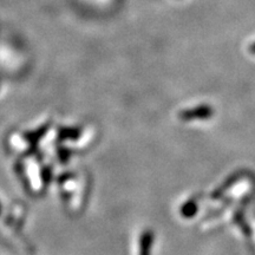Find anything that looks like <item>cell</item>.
I'll return each instance as SVG.
<instances>
[{"label":"cell","mask_w":255,"mask_h":255,"mask_svg":"<svg viewBox=\"0 0 255 255\" xmlns=\"http://www.w3.org/2000/svg\"><path fill=\"white\" fill-rule=\"evenodd\" d=\"M152 241H154V234H152V231L150 230L144 231L142 237H141L140 255H150Z\"/></svg>","instance_id":"cell-1"},{"label":"cell","mask_w":255,"mask_h":255,"mask_svg":"<svg viewBox=\"0 0 255 255\" xmlns=\"http://www.w3.org/2000/svg\"><path fill=\"white\" fill-rule=\"evenodd\" d=\"M206 113H207L206 108H200V109H194V110H187V111H184V113H181V118L188 121V119L196 118V117L207 116Z\"/></svg>","instance_id":"cell-2"}]
</instances>
